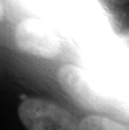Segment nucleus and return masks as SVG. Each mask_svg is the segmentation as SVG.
Listing matches in <instances>:
<instances>
[{
    "label": "nucleus",
    "instance_id": "f257e3e1",
    "mask_svg": "<svg viewBox=\"0 0 129 130\" xmlns=\"http://www.w3.org/2000/svg\"><path fill=\"white\" fill-rule=\"evenodd\" d=\"M19 117L28 130H78L72 114L54 102L27 98L19 107Z\"/></svg>",
    "mask_w": 129,
    "mask_h": 130
},
{
    "label": "nucleus",
    "instance_id": "f03ea898",
    "mask_svg": "<svg viewBox=\"0 0 129 130\" xmlns=\"http://www.w3.org/2000/svg\"><path fill=\"white\" fill-rule=\"evenodd\" d=\"M14 37L18 48L32 56L52 59L60 52L59 37L41 19H24L16 27Z\"/></svg>",
    "mask_w": 129,
    "mask_h": 130
},
{
    "label": "nucleus",
    "instance_id": "7ed1b4c3",
    "mask_svg": "<svg viewBox=\"0 0 129 130\" xmlns=\"http://www.w3.org/2000/svg\"><path fill=\"white\" fill-rule=\"evenodd\" d=\"M57 76L61 87L78 105L88 110L99 108V98L82 69L65 65L60 68Z\"/></svg>",
    "mask_w": 129,
    "mask_h": 130
},
{
    "label": "nucleus",
    "instance_id": "20e7f679",
    "mask_svg": "<svg viewBox=\"0 0 129 130\" xmlns=\"http://www.w3.org/2000/svg\"><path fill=\"white\" fill-rule=\"evenodd\" d=\"M78 130H128L122 123L102 116L91 115L83 118L78 124Z\"/></svg>",
    "mask_w": 129,
    "mask_h": 130
},
{
    "label": "nucleus",
    "instance_id": "39448f33",
    "mask_svg": "<svg viewBox=\"0 0 129 130\" xmlns=\"http://www.w3.org/2000/svg\"><path fill=\"white\" fill-rule=\"evenodd\" d=\"M110 4L117 5V6H121V5L126 4L128 2V0H106Z\"/></svg>",
    "mask_w": 129,
    "mask_h": 130
},
{
    "label": "nucleus",
    "instance_id": "423d86ee",
    "mask_svg": "<svg viewBox=\"0 0 129 130\" xmlns=\"http://www.w3.org/2000/svg\"><path fill=\"white\" fill-rule=\"evenodd\" d=\"M4 6H3L1 0H0V22L4 19Z\"/></svg>",
    "mask_w": 129,
    "mask_h": 130
}]
</instances>
